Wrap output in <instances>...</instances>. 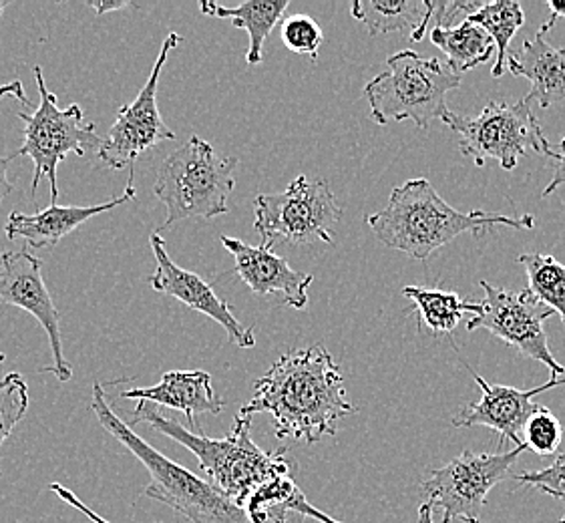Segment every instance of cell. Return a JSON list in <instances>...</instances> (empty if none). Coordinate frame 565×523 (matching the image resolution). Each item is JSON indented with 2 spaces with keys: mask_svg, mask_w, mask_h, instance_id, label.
I'll return each instance as SVG.
<instances>
[{
  "mask_svg": "<svg viewBox=\"0 0 565 523\" xmlns=\"http://www.w3.org/2000/svg\"><path fill=\"white\" fill-rule=\"evenodd\" d=\"M523 447L505 449L499 453L463 451L447 466L430 473L420 485L423 503L443 512V523H481L489 491L508 478Z\"/></svg>",
  "mask_w": 565,
  "mask_h": 523,
  "instance_id": "10",
  "label": "cell"
},
{
  "mask_svg": "<svg viewBox=\"0 0 565 523\" xmlns=\"http://www.w3.org/2000/svg\"><path fill=\"white\" fill-rule=\"evenodd\" d=\"M403 296L413 302V310L418 314L420 327L430 334L441 337L451 334L461 324L465 314L479 312V302H467L457 292L425 288V286H405Z\"/></svg>",
  "mask_w": 565,
  "mask_h": 523,
  "instance_id": "23",
  "label": "cell"
},
{
  "mask_svg": "<svg viewBox=\"0 0 565 523\" xmlns=\"http://www.w3.org/2000/svg\"><path fill=\"white\" fill-rule=\"evenodd\" d=\"M90 409L97 421L102 423L103 429L114 435L148 469L151 483L143 490L148 498L170 505L173 512L188 517L192 523H252L248 513L234 501L227 500L210 481L198 478L190 469L159 453L156 447L134 433L124 419H119V415L107 403L102 383L93 385Z\"/></svg>",
  "mask_w": 565,
  "mask_h": 523,
  "instance_id": "4",
  "label": "cell"
},
{
  "mask_svg": "<svg viewBox=\"0 0 565 523\" xmlns=\"http://www.w3.org/2000/svg\"><path fill=\"white\" fill-rule=\"evenodd\" d=\"M254 207V228L266 250H271L278 239L295 246H306L315 239L334 244L332 230L342 217V207L328 183L306 175H298L280 194L258 195Z\"/></svg>",
  "mask_w": 565,
  "mask_h": 523,
  "instance_id": "9",
  "label": "cell"
},
{
  "mask_svg": "<svg viewBox=\"0 0 565 523\" xmlns=\"http://www.w3.org/2000/svg\"><path fill=\"white\" fill-rule=\"evenodd\" d=\"M430 43L447 55V65L457 75L479 67L498 55L493 39L473 21H465L452 29H430Z\"/></svg>",
  "mask_w": 565,
  "mask_h": 523,
  "instance_id": "24",
  "label": "cell"
},
{
  "mask_svg": "<svg viewBox=\"0 0 565 523\" xmlns=\"http://www.w3.org/2000/svg\"><path fill=\"white\" fill-rule=\"evenodd\" d=\"M149 242H151L153 256L158 262L156 273L151 274V278H149L151 288L159 295L171 296L181 305L210 317L222 329L226 330L230 342H234L239 349H254L256 346L254 330L246 329L234 317V312L230 310L226 300H222L220 296L215 295L214 288L205 285L198 274L185 270V268H181L175 262L171 260L170 254L166 250V242L159 236L158 232L151 234Z\"/></svg>",
  "mask_w": 565,
  "mask_h": 523,
  "instance_id": "14",
  "label": "cell"
},
{
  "mask_svg": "<svg viewBox=\"0 0 565 523\" xmlns=\"http://www.w3.org/2000/svg\"><path fill=\"white\" fill-rule=\"evenodd\" d=\"M29 409V387L19 373L0 378V449Z\"/></svg>",
  "mask_w": 565,
  "mask_h": 523,
  "instance_id": "28",
  "label": "cell"
},
{
  "mask_svg": "<svg viewBox=\"0 0 565 523\" xmlns=\"http://www.w3.org/2000/svg\"><path fill=\"white\" fill-rule=\"evenodd\" d=\"M545 34L547 31L542 26L520 51L511 53L508 68L511 75L532 81V92L525 102L550 109L555 103L565 102V49L550 45Z\"/></svg>",
  "mask_w": 565,
  "mask_h": 523,
  "instance_id": "19",
  "label": "cell"
},
{
  "mask_svg": "<svg viewBox=\"0 0 565 523\" xmlns=\"http://www.w3.org/2000/svg\"><path fill=\"white\" fill-rule=\"evenodd\" d=\"M459 87L461 75L447 61L420 57L407 49L386 58V71L366 85L364 97L379 126L408 119L427 131L435 119L447 121V93Z\"/></svg>",
  "mask_w": 565,
  "mask_h": 523,
  "instance_id": "5",
  "label": "cell"
},
{
  "mask_svg": "<svg viewBox=\"0 0 565 523\" xmlns=\"http://www.w3.org/2000/svg\"><path fill=\"white\" fill-rule=\"evenodd\" d=\"M7 9V2H0V14H2V11Z\"/></svg>",
  "mask_w": 565,
  "mask_h": 523,
  "instance_id": "38",
  "label": "cell"
},
{
  "mask_svg": "<svg viewBox=\"0 0 565 523\" xmlns=\"http://www.w3.org/2000/svg\"><path fill=\"white\" fill-rule=\"evenodd\" d=\"M4 97H14V99H19L23 107H29V105H31V102L26 99L23 83L19 79L11 81V83H7V85H2V87H0V99H4Z\"/></svg>",
  "mask_w": 565,
  "mask_h": 523,
  "instance_id": "33",
  "label": "cell"
},
{
  "mask_svg": "<svg viewBox=\"0 0 565 523\" xmlns=\"http://www.w3.org/2000/svg\"><path fill=\"white\" fill-rule=\"evenodd\" d=\"M124 398L134 401H149L153 405L170 407L183 413L188 419L190 431L204 435L198 417L204 413L220 415L224 409V398L220 397L212 387V375L205 371H170L161 376L158 385L148 388H129L125 391Z\"/></svg>",
  "mask_w": 565,
  "mask_h": 523,
  "instance_id": "18",
  "label": "cell"
},
{
  "mask_svg": "<svg viewBox=\"0 0 565 523\" xmlns=\"http://www.w3.org/2000/svg\"><path fill=\"white\" fill-rule=\"evenodd\" d=\"M9 161H11L9 158H2V156H0V204H2L4 198L12 192V183L9 182V175H7Z\"/></svg>",
  "mask_w": 565,
  "mask_h": 523,
  "instance_id": "36",
  "label": "cell"
},
{
  "mask_svg": "<svg viewBox=\"0 0 565 523\" xmlns=\"http://www.w3.org/2000/svg\"><path fill=\"white\" fill-rule=\"evenodd\" d=\"M418 523H435L433 520V508L429 503H420L418 508Z\"/></svg>",
  "mask_w": 565,
  "mask_h": 523,
  "instance_id": "37",
  "label": "cell"
},
{
  "mask_svg": "<svg viewBox=\"0 0 565 523\" xmlns=\"http://www.w3.org/2000/svg\"><path fill=\"white\" fill-rule=\"evenodd\" d=\"M523 445L537 453V456H557L562 441H564V427L547 407H540L533 410L532 417L523 427Z\"/></svg>",
  "mask_w": 565,
  "mask_h": 523,
  "instance_id": "27",
  "label": "cell"
},
{
  "mask_svg": "<svg viewBox=\"0 0 565 523\" xmlns=\"http://www.w3.org/2000/svg\"><path fill=\"white\" fill-rule=\"evenodd\" d=\"M183 43L180 33H170L159 49L158 61L151 68V75L146 81L143 89L139 92L136 102L127 103L115 119L109 129V136L105 137L103 148L99 149V160L111 170H124L127 166H134L139 156H143L149 149L156 148L161 141L175 139V134L166 126L158 107L159 77L163 65L168 63L171 51Z\"/></svg>",
  "mask_w": 565,
  "mask_h": 523,
  "instance_id": "12",
  "label": "cell"
},
{
  "mask_svg": "<svg viewBox=\"0 0 565 523\" xmlns=\"http://www.w3.org/2000/svg\"><path fill=\"white\" fill-rule=\"evenodd\" d=\"M220 242L234 258V273L254 295L282 296L284 305L296 310L308 307V288L315 282L312 274L295 270L282 256L262 246H248L232 236H222Z\"/></svg>",
  "mask_w": 565,
  "mask_h": 523,
  "instance_id": "16",
  "label": "cell"
},
{
  "mask_svg": "<svg viewBox=\"0 0 565 523\" xmlns=\"http://www.w3.org/2000/svg\"><path fill=\"white\" fill-rule=\"evenodd\" d=\"M559 185H565V137L559 143V158H557V166H555L554 178L552 182L547 183V188L543 190V198L554 194Z\"/></svg>",
  "mask_w": 565,
  "mask_h": 523,
  "instance_id": "32",
  "label": "cell"
},
{
  "mask_svg": "<svg viewBox=\"0 0 565 523\" xmlns=\"http://www.w3.org/2000/svg\"><path fill=\"white\" fill-rule=\"evenodd\" d=\"M268 413L278 439L317 444L337 435L339 423L351 415L339 364L322 344L282 354L270 371L256 381L254 397L239 417Z\"/></svg>",
  "mask_w": 565,
  "mask_h": 523,
  "instance_id": "1",
  "label": "cell"
},
{
  "mask_svg": "<svg viewBox=\"0 0 565 523\" xmlns=\"http://www.w3.org/2000/svg\"><path fill=\"white\" fill-rule=\"evenodd\" d=\"M238 158H226L202 137L192 136L170 153L158 170L153 194L168 210L161 230L173 228L188 217L222 216L236 188Z\"/></svg>",
  "mask_w": 565,
  "mask_h": 523,
  "instance_id": "6",
  "label": "cell"
},
{
  "mask_svg": "<svg viewBox=\"0 0 565 523\" xmlns=\"http://www.w3.org/2000/svg\"><path fill=\"white\" fill-rule=\"evenodd\" d=\"M131 200H136L134 180H129V185L125 188V194L121 198H115L105 204L49 205L46 210H41L31 216L21 214V212H12L7 220L4 232H7V238L26 239L29 248L41 250L49 246H57L61 239L67 238L71 232H75L85 222H89L90 217L111 212L115 207L127 204Z\"/></svg>",
  "mask_w": 565,
  "mask_h": 523,
  "instance_id": "17",
  "label": "cell"
},
{
  "mask_svg": "<svg viewBox=\"0 0 565 523\" xmlns=\"http://www.w3.org/2000/svg\"><path fill=\"white\" fill-rule=\"evenodd\" d=\"M547 9H550V21L543 24L545 31L554 29L559 19H565V0H547Z\"/></svg>",
  "mask_w": 565,
  "mask_h": 523,
  "instance_id": "35",
  "label": "cell"
},
{
  "mask_svg": "<svg viewBox=\"0 0 565 523\" xmlns=\"http://www.w3.org/2000/svg\"><path fill=\"white\" fill-rule=\"evenodd\" d=\"M4 359H7V356H4V354L0 353V363H4Z\"/></svg>",
  "mask_w": 565,
  "mask_h": 523,
  "instance_id": "39",
  "label": "cell"
},
{
  "mask_svg": "<svg viewBox=\"0 0 565 523\" xmlns=\"http://www.w3.org/2000/svg\"><path fill=\"white\" fill-rule=\"evenodd\" d=\"M481 288L486 290V298L479 302V312L471 317L467 330H489L518 353L545 364L552 376L564 375V364L555 361L545 334V320L554 317V308L543 305L530 288L509 292L486 280Z\"/></svg>",
  "mask_w": 565,
  "mask_h": 523,
  "instance_id": "11",
  "label": "cell"
},
{
  "mask_svg": "<svg viewBox=\"0 0 565 523\" xmlns=\"http://www.w3.org/2000/svg\"><path fill=\"white\" fill-rule=\"evenodd\" d=\"M366 224L388 248L403 252L415 260H427L465 232L479 236L483 230L493 226L532 230L535 217L530 214L501 216L487 214L483 210L463 214L447 204L429 180L415 178L395 188L385 207L366 217Z\"/></svg>",
  "mask_w": 565,
  "mask_h": 523,
  "instance_id": "2",
  "label": "cell"
},
{
  "mask_svg": "<svg viewBox=\"0 0 565 523\" xmlns=\"http://www.w3.org/2000/svg\"><path fill=\"white\" fill-rule=\"evenodd\" d=\"M139 423H148L153 431L161 433L190 449L198 457L200 469L210 479V483L242 510L264 483L292 476L295 471V463L286 456V447L268 453L252 441L249 417L238 415L230 435L222 439H212L205 435H195L180 423L161 415L153 403L137 401L129 427H136Z\"/></svg>",
  "mask_w": 565,
  "mask_h": 523,
  "instance_id": "3",
  "label": "cell"
},
{
  "mask_svg": "<svg viewBox=\"0 0 565 523\" xmlns=\"http://www.w3.org/2000/svg\"><path fill=\"white\" fill-rule=\"evenodd\" d=\"M559 523H565V517H564V520H562V522H559Z\"/></svg>",
  "mask_w": 565,
  "mask_h": 523,
  "instance_id": "40",
  "label": "cell"
},
{
  "mask_svg": "<svg viewBox=\"0 0 565 523\" xmlns=\"http://www.w3.org/2000/svg\"><path fill=\"white\" fill-rule=\"evenodd\" d=\"M33 75L36 87L41 93V103L33 114H19L24 121L23 146L12 151L9 160L14 158H29L34 163L33 183L31 192L33 198L39 190L41 180L51 183V205L58 202L57 168L68 153L85 156L87 151H97L103 148V139L93 124L85 121V115L77 103L61 109L57 105V95L46 89L45 77L41 65H33Z\"/></svg>",
  "mask_w": 565,
  "mask_h": 523,
  "instance_id": "7",
  "label": "cell"
},
{
  "mask_svg": "<svg viewBox=\"0 0 565 523\" xmlns=\"http://www.w3.org/2000/svg\"><path fill=\"white\" fill-rule=\"evenodd\" d=\"M51 491H53V493H57L61 500L65 501V503H67V505H71V508H75L77 512L83 513V515H85L87 520H90V522L111 523L107 522V520H105L103 515H99V513L93 512L89 505H85V503H83V501H81L79 498H77V495L73 493V491L68 490V488H65L63 483H57V481H55V483H51Z\"/></svg>",
  "mask_w": 565,
  "mask_h": 523,
  "instance_id": "31",
  "label": "cell"
},
{
  "mask_svg": "<svg viewBox=\"0 0 565 523\" xmlns=\"http://www.w3.org/2000/svg\"><path fill=\"white\" fill-rule=\"evenodd\" d=\"M351 12L373 36L403 31L413 41H423L433 21L429 0H356Z\"/></svg>",
  "mask_w": 565,
  "mask_h": 523,
  "instance_id": "21",
  "label": "cell"
},
{
  "mask_svg": "<svg viewBox=\"0 0 565 523\" xmlns=\"http://www.w3.org/2000/svg\"><path fill=\"white\" fill-rule=\"evenodd\" d=\"M469 21L486 29L489 36L493 39L498 49V58L491 68V75L493 79H499L508 68L509 45L515 33L525 24V12L515 0H498V2H486V7L473 14Z\"/></svg>",
  "mask_w": 565,
  "mask_h": 523,
  "instance_id": "25",
  "label": "cell"
},
{
  "mask_svg": "<svg viewBox=\"0 0 565 523\" xmlns=\"http://www.w3.org/2000/svg\"><path fill=\"white\" fill-rule=\"evenodd\" d=\"M459 134V149L467 158H473L477 166L487 161H499L505 171L515 170L521 158L532 149L547 158H559L542 124L533 114L532 103L521 99L515 103L491 102L477 117L452 114L445 121Z\"/></svg>",
  "mask_w": 565,
  "mask_h": 523,
  "instance_id": "8",
  "label": "cell"
},
{
  "mask_svg": "<svg viewBox=\"0 0 565 523\" xmlns=\"http://www.w3.org/2000/svg\"><path fill=\"white\" fill-rule=\"evenodd\" d=\"M280 36L286 49L298 55H308L312 61H317L318 51L324 43V33L320 24L308 14L284 17Z\"/></svg>",
  "mask_w": 565,
  "mask_h": 523,
  "instance_id": "29",
  "label": "cell"
},
{
  "mask_svg": "<svg viewBox=\"0 0 565 523\" xmlns=\"http://www.w3.org/2000/svg\"><path fill=\"white\" fill-rule=\"evenodd\" d=\"M288 0H248L238 7H222L217 2H200V11L205 17L230 19L236 29H244L249 36V49L246 53L248 65H260L262 49L274 26L284 21V12L288 9Z\"/></svg>",
  "mask_w": 565,
  "mask_h": 523,
  "instance_id": "22",
  "label": "cell"
},
{
  "mask_svg": "<svg viewBox=\"0 0 565 523\" xmlns=\"http://www.w3.org/2000/svg\"><path fill=\"white\" fill-rule=\"evenodd\" d=\"M515 481H520L525 488L543 491L565 503V453H557L554 463L542 471H527V473L515 476Z\"/></svg>",
  "mask_w": 565,
  "mask_h": 523,
  "instance_id": "30",
  "label": "cell"
},
{
  "mask_svg": "<svg viewBox=\"0 0 565 523\" xmlns=\"http://www.w3.org/2000/svg\"><path fill=\"white\" fill-rule=\"evenodd\" d=\"M0 302L23 308L33 314L36 322L45 329L49 344L53 351V366L49 371L61 383H67L73 376V366L63 353L61 339V314L49 295L43 280V262L29 250L4 252L0 260Z\"/></svg>",
  "mask_w": 565,
  "mask_h": 523,
  "instance_id": "13",
  "label": "cell"
},
{
  "mask_svg": "<svg viewBox=\"0 0 565 523\" xmlns=\"http://www.w3.org/2000/svg\"><path fill=\"white\" fill-rule=\"evenodd\" d=\"M469 371L481 388V398L459 410L452 419V425L455 427H489L499 433L501 441L508 439L511 444H515V447L527 449L523 445L521 433H523L527 419L532 417L533 410L537 409L533 398L550 388L565 387V376L562 378L552 376L545 385L530 388V391H521V388L508 387V385L487 383L486 378L477 375L473 369H469Z\"/></svg>",
  "mask_w": 565,
  "mask_h": 523,
  "instance_id": "15",
  "label": "cell"
},
{
  "mask_svg": "<svg viewBox=\"0 0 565 523\" xmlns=\"http://www.w3.org/2000/svg\"><path fill=\"white\" fill-rule=\"evenodd\" d=\"M244 510L252 523H305L306 517H312L320 523H342L315 508L298 488L292 476L264 483L249 498Z\"/></svg>",
  "mask_w": 565,
  "mask_h": 523,
  "instance_id": "20",
  "label": "cell"
},
{
  "mask_svg": "<svg viewBox=\"0 0 565 523\" xmlns=\"http://www.w3.org/2000/svg\"><path fill=\"white\" fill-rule=\"evenodd\" d=\"M518 264L525 268L533 295L554 308L565 324V266L550 254H521Z\"/></svg>",
  "mask_w": 565,
  "mask_h": 523,
  "instance_id": "26",
  "label": "cell"
},
{
  "mask_svg": "<svg viewBox=\"0 0 565 523\" xmlns=\"http://www.w3.org/2000/svg\"><path fill=\"white\" fill-rule=\"evenodd\" d=\"M87 7L97 11V17H103L105 12L124 11L129 9L131 2H105V0H89Z\"/></svg>",
  "mask_w": 565,
  "mask_h": 523,
  "instance_id": "34",
  "label": "cell"
}]
</instances>
